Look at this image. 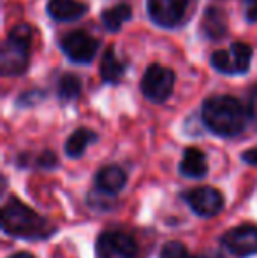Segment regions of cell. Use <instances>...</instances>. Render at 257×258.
Masks as SVG:
<instances>
[{
  "mask_svg": "<svg viewBox=\"0 0 257 258\" xmlns=\"http://www.w3.org/2000/svg\"><path fill=\"white\" fill-rule=\"evenodd\" d=\"M201 118L206 128L219 137L240 136L250 119L247 107L231 95L206 99L201 109Z\"/></svg>",
  "mask_w": 257,
  "mask_h": 258,
  "instance_id": "6da1fadb",
  "label": "cell"
},
{
  "mask_svg": "<svg viewBox=\"0 0 257 258\" xmlns=\"http://www.w3.org/2000/svg\"><path fill=\"white\" fill-rule=\"evenodd\" d=\"M2 230L21 239H42L52 235L53 228L23 202L9 199L2 207Z\"/></svg>",
  "mask_w": 257,
  "mask_h": 258,
  "instance_id": "7a4b0ae2",
  "label": "cell"
},
{
  "mask_svg": "<svg viewBox=\"0 0 257 258\" xmlns=\"http://www.w3.org/2000/svg\"><path fill=\"white\" fill-rule=\"evenodd\" d=\"M32 30L28 25H16L9 32L0 51V71L4 76H21L30 63Z\"/></svg>",
  "mask_w": 257,
  "mask_h": 258,
  "instance_id": "3957f363",
  "label": "cell"
},
{
  "mask_svg": "<svg viewBox=\"0 0 257 258\" xmlns=\"http://www.w3.org/2000/svg\"><path fill=\"white\" fill-rule=\"evenodd\" d=\"M175 72L161 63H153L144 71L141 79V93L150 102L162 104L171 97L175 88Z\"/></svg>",
  "mask_w": 257,
  "mask_h": 258,
  "instance_id": "277c9868",
  "label": "cell"
},
{
  "mask_svg": "<svg viewBox=\"0 0 257 258\" xmlns=\"http://www.w3.org/2000/svg\"><path fill=\"white\" fill-rule=\"evenodd\" d=\"M60 49L74 63H90L99 51V41L85 30H74L60 39Z\"/></svg>",
  "mask_w": 257,
  "mask_h": 258,
  "instance_id": "5b68a950",
  "label": "cell"
},
{
  "mask_svg": "<svg viewBox=\"0 0 257 258\" xmlns=\"http://www.w3.org/2000/svg\"><path fill=\"white\" fill-rule=\"evenodd\" d=\"M95 251L99 258H136L137 244L132 235L120 230H110L97 239Z\"/></svg>",
  "mask_w": 257,
  "mask_h": 258,
  "instance_id": "8992f818",
  "label": "cell"
},
{
  "mask_svg": "<svg viewBox=\"0 0 257 258\" xmlns=\"http://www.w3.org/2000/svg\"><path fill=\"white\" fill-rule=\"evenodd\" d=\"M189 0H146L150 20L157 27L175 28L183 21Z\"/></svg>",
  "mask_w": 257,
  "mask_h": 258,
  "instance_id": "52a82bcc",
  "label": "cell"
},
{
  "mask_svg": "<svg viewBox=\"0 0 257 258\" xmlns=\"http://www.w3.org/2000/svg\"><path fill=\"white\" fill-rule=\"evenodd\" d=\"M222 246L236 258H248L257 255V227L240 225L222 235Z\"/></svg>",
  "mask_w": 257,
  "mask_h": 258,
  "instance_id": "ba28073f",
  "label": "cell"
},
{
  "mask_svg": "<svg viewBox=\"0 0 257 258\" xmlns=\"http://www.w3.org/2000/svg\"><path fill=\"white\" fill-rule=\"evenodd\" d=\"M185 201L197 216L212 218L219 214L224 207V197L219 190L212 186H199L187 191Z\"/></svg>",
  "mask_w": 257,
  "mask_h": 258,
  "instance_id": "9c48e42d",
  "label": "cell"
},
{
  "mask_svg": "<svg viewBox=\"0 0 257 258\" xmlns=\"http://www.w3.org/2000/svg\"><path fill=\"white\" fill-rule=\"evenodd\" d=\"M46 11L55 21H76L88 11V4L81 0H49Z\"/></svg>",
  "mask_w": 257,
  "mask_h": 258,
  "instance_id": "30bf717a",
  "label": "cell"
},
{
  "mask_svg": "<svg viewBox=\"0 0 257 258\" xmlns=\"http://www.w3.org/2000/svg\"><path fill=\"white\" fill-rule=\"evenodd\" d=\"M201 32L210 41H220L227 34V14L219 7H208L202 14Z\"/></svg>",
  "mask_w": 257,
  "mask_h": 258,
  "instance_id": "8fae6325",
  "label": "cell"
},
{
  "mask_svg": "<svg viewBox=\"0 0 257 258\" xmlns=\"http://www.w3.org/2000/svg\"><path fill=\"white\" fill-rule=\"evenodd\" d=\"M180 174L189 179H201L208 174L206 155L199 148H187L180 162Z\"/></svg>",
  "mask_w": 257,
  "mask_h": 258,
  "instance_id": "7c38bea8",
  "label": "cell"
},
{
  "mask_svg": "<svg viewBox=\"0 0 257 258\" xmlns=\"http://www.w3.org/2000/svg\"><path fill=\"white\" fill-rule=\"evenodd\" d=\"M127 183V176H125L124 169L117 165H106L97 172L95 176V186L99 191L108 195H115L122 190Z\"/></svg>",
  "mask_w": 257,
  "mask_h": 258,
  "instance_id": "4fadbf2b",
  "label": "cell"
},
{
  "mask_svg": "<svg viewBox=\"0 0 257 258\" xmlns=\"http://www.w3.org/2000/svg\"><path fill=\"white\" fill-rule=\"evenodd\" d=\"M99 136L90 128H78L69 136V139L65 141V153L71 158H79L86 151V148L90 144L97 143Z\"/></svg>",
  "mask_w": 257,
  "mask_h": 258,
  "instance_id": "5bb4252c",
  "label": "cell"
},
{
  "mask_svg": "<svg viewBox=\"0 0 257 258\" xmlns=\"http://www.w3.org/2000/svg\"><path fill=\"white\" fill-rule=\"evenodd\" d=\"M125 74V63L117 58L115 48H108L100 58V78L104 83H118Z\"/></svg>",
  "mask_w": 257,
  "mask_h": 258,
  "instance_id": "9a60e30c",
  "label": "cell"
},
{
  "mask_svg": "<svg viewBox=\"0 0 257 258\" xmlns=\"http://www.w3.org/2000/svg\"><path fill=\"white\" fill-rule=\"evenodd\" d=\"M130 16H132V7L129 4H118L102 13V25L108 32H120L122 25L129 21Z\"/></svg>",
  "mask_w": 257,
  "mask_h": 258,
  "instance_id": "2e32d148",
  "label": "cell"
},
{
  "mask_svg": "<svg viewBox=\"0 0 257 258\" xmlns=\"http://www.w3.org/2000/svg\"><path fill=\"white\" fill-rule=\"evenodd\" d=\"M231 58H233V65H234V74H245L248 72L252 63V56H254V51L248 44L245 42H233L231 44Z\"/></svg>",
  "mask_w": 257,
  "mask_h": 258,
  "instance_id": "e0dca14e",
  "label": "cell"
},
{
  "mask_svg": "<svg viewBox=\"0 0 257 258\" xmlns=\"http://www.w3.org/2000/svg\"><path fill=\"white\" fill-rule=\"evenodd\" d=\"M81 93V79L74 74H62L57 83V95L60 100L69 102V100H74Z\"/></svg>",
  "mask_w": 257,
  "mask_h": 258,
  "instance_id": "ac0fdd59",
  "label": "cell"
},
{
  "mask_svg": "<svg viewBox=\"0 0 257 258\" xmlns=\"http://www.w3.org/2000/svg\"><path fill=\"white\" fill-rule=\"evenodd\" d=\"M210 65L215 69L217 72H222V74H234V65L231 53L226 49H219V51L212 53L210 56Z\"/></svg>",
  "mask_w": 257,
  "mask_h": 258,
  "instance_id": "d6986e66",
  "label": "cell"
},
{
  "mask_svg": "<svg viewBox=\"0 0 257 258\" xmlns=\"http://www.w3.org/2000/svg\"><path fill=\"white\" fill-rule=\"evenodd\" d=\"M159 258H195L189 253V249L178 241H171V242H166L161 249V255Z\"/></svg>",
  "mask_w": 257,
  "mask_h": 258,
  "instance_id": "ffe728a7",
  "label": "cell"
},
{
  "mask_svg": "<svg viewBox=\"0 0 257 258\" xmlns=\"http://www.w3.org/2000/svg\"><path fill=\"white\" fill-rule=\"evenodd\" d=\"M247 111H248V118H250V121L255 123V126H257V85L250 90V93H248Z\"/></svg>",
  "mask_w": 257,
  "mask_h": 258,
  "instance_id": "44dd1931",
  "label": "cell"
},
{
  "mask_svg": "<svg viewBox=\"0 0 257 258\" xmlns=\"http://www.w3.org/2000/svg\"><path fill=\"white\" fill-rule=\"evenodd\" d=\"M57 163H59V160H57L53 151H44L37 158V165L42 167V169H53V167H57Z\"/></svg>",
  "mask_w": 257,
  "mask_h": 258,
  "instance_id": "7402d4cb",
  "label": "cell"
},
{
  "mask_svg": "<svg viewBox=\"0 0 257 258\" xmlns=\"http://www.w3.org/2000/svg\"><path fill=\"white\" fill-rule=\"evenodd\" d=\"M243 14L247 21H257V0H243Z\"/></svg>",
  "mask_w": 257,
  "mask_h": 258,
  "instance_id": "603a6c76",
  "label": "cell"
},
{
  "mask_svg": "<svg viewBox=\"0 0 257 258\" xmlns=\"http://www.w3.org/2000/svg\"><path fill=\"white\" fill-rule=\"evenodd\" d=\"M241 160H243L245 163H248V165H255L257 167V146L245 151V153L241 155Z\"/></svg>",
  "mask_w": 257,
  "mask_h": 258,
  "instance_id": "cb8c5ba5",
  "label": "cell"
},
{
  "mask_svg": "<svg viewBox=\"0 0 257 258\" xmlns=\"http://www.w3.org/2000/svg\"><path fill=\"white\" fill-rule=\"evenodd\" d=\"M9 258H35V256H34V255H30V253L21 251V253H16V255H11Z\"/></svg>",
  "mask_w": 257,
  "mask_h": 258,
  "instance_id": "d4e9b609",
  "label": "cell"
},
{
  "mask_svg": "<svg viewBox=\"0 0 257 258\" xmlns=\"http://www.w3.org/2000/svg\"><path fill=\"white\" fill-rule=\"evenodd\" d=\"M199 258H224V256L220 255V253H217V251H212V253H206V255H202Z\"/></svg>",
  "mask_w": 257,
  "mask_h": 258,
  "instance_id": "484cf974",
  "label": "cell"
}]
</instances>
